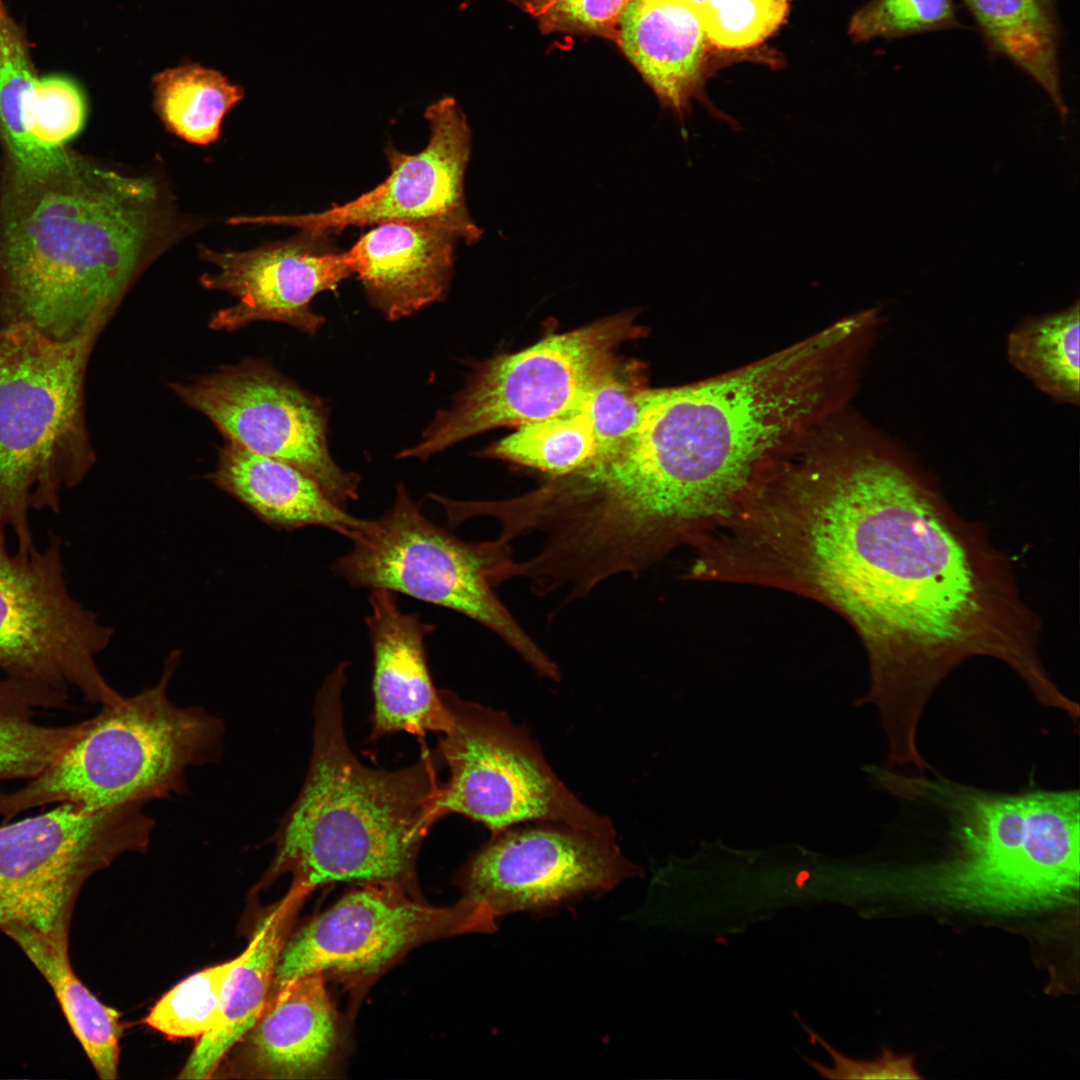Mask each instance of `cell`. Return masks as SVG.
<instances>
[{"label": "cell", "instance_id": "28", "mask_svg": "<svg viewBox=\"0 0 1080 1080\" xmlns=\"http://www.w3.org/2000/svg\"><path fill=\"white\" fill-rule=\"evenodd\" d=\"M151 85L154 108L165 126L199 145L218 138L224 117L245 95L220 71L191 60L155 73Z\"/></svg>", "mask_w": 1080, "mask_h": 1080}, {"label": "cell", "instance_id": "30", "mask_svg": "<svg viewBox=\"0 0 1080 1080\" xmlns=\"http://www.w3.org/2000/svg\"><path fill=\"white\" fill-rule=\"evenodd\" d=\"M480 454L550 477H561L592 461L597 455V443L590 419L575 406L556 416L519 426Z\"/></svg>", "mask_w": 1080, "mask_h": 1080}, {"label": "cell", "instance_id": "5", "mask_svg": "<svg viewBox=\"0 0 1080 1080\" xmlns=\"http://www.w3.org/2000/svg\"><path fill=\"white\" fill-rule=\"evenodd\" d=\"M346 663L324 680L313 705L312 750L302 788L273 836L263 882L292 875L309 893L331 883H382L419 894L417 858L439 820L437 753L426 746L395 770L363 764L349 747L342 694Z\"/></svg>", "mask_w": 1080, "mask_h": 1080}, {"label": "cell", "instance_id": "7", "mask_svg": "<svg viewBox=\"0 0 1080 1080\" xmlns=\"http://www.w3.org/2000/svg\"><path fill=\"white\" fill-rule=\"evenodd\" d=\"M107 319L68 340L27 323L0 331V528L17 550L36 549L29 515L60 510L64 489L80 483L95 454L84 421V376Z\"/></svg>", "mask_w": 1080, "mask_h": 1080}, {"label": "cell", "instance_id": "12", "mask_svg": "<svg viewBox=\"0 0 1080 1080\" xmlns=\"http://www.w3.org/2000/svg\"><path fill=\"white\" fill-rule=\"evenodd\" d=\"M5 535L0 528V670L75 689L90 704L117 702L122 695L96 662L114 631L69 591L61 538L51 532L43 549L26 553L10 552Z\"/></svg>", "mask_w": 1080, "mask_h": 1080}, {"label": "cell", "instance_id": "33", "mask_svg": "<svg viewBox=\"0 0 1080 1080\" xmlns=\"http://www.w3.org/2000/svg\"><path fill=\"white\" fill-rule=\"evenodd\" d=\"M790 0H702L699 9L712 45L720 51L757 48L784 23Z\"/></svg>", "mask_w": 1080, "mask_h": 1080}, {"label": "cell", "instance_id": "20", "mask_svg": "<svg viewBox=\"0 0 1080 1080\" xmlns=\"http://www.w3.org/2000/svg\"><path fill=\"white\" fill-rule=\"evenodd\" d=\"M326 978L308 974L271 993L243 1038L236 1071L265 1079L329 1076L340 1048V1019Z\"/></svg>", "mask_w": 1080, "mask_h": 1080}, {"label": "cell", "instance_id": "24", "mask_svg": "<svg viewBox=\"0 0 1080 1080\" xmlns=\"http://www.w3.org/2000/svg\"><path fill=\"white\" fill-rule=\"evenodd\" d=\"M27 956L47 981L61 1010L99 1078L118 1077L120 1014L102 1003L76 975L69 958L68 938L23 926L1 930Z\"/></svg>", "mask_w": 1080, "mask_h": 1080}, {"label": "cell", "instance_id": "11", "mask_svg": "<svg viewBox=\"0 0 1080 1080\" xmlns=\"http://www.w3.org/2000/svg\"><path fill=\"white\" fill-rule=\"evenodd\" d=\"M143 803L86 811L70 803L0 826V931L23 926L69 937L84 883L127 852L147 848Z\"/></svg>", "mask_w": 1080, "mask_h": 1080}, {"label": "cell", "instance_id": "27", "mask_svg": "<svg viewBox=\"0 0 1080 1080\" xmlns=\"http://www.w3.org/2000/svg\"><path fill=\"white\" fill-rule=\"evenodd\" d=\"M1079 301L1063 310L1029 316L1009 332L1006 355L1011 366L1053 400H1080Z\"/></svg>", "mask_w": 1080, "mask_h": 1080}, {"label": "cell", "instance_id": "32", "mask_svg": "<svg viewBox=\"0 0 1080 1080\" xmlns=\"http://www.w3.org/2000/svg\"><path fill=\"white\" fill-rule=\"evenodd\" d=\"M654 389L620 371L618 365L576 405L590 419L599 458L619 448L638 429ZM594 458V459H595Z\"/></svg>", "mask_w": 1080, "mask_h": 1080}, {"label": "cell", "instance_id": "6", "mask_svg": "<svg viewBox=\"0 0 1080 1080\" xmlns=\"http://www.w3.org/2000/svg\"><path fill=\"white\" fill-rule=\"evenodd\" d=\"M179 660L173 651L155 685L102 705L41 773L21 788L0 791L3 821L52 804L95 811L186 792L188 768L221 758L225 727L202 707L170 701Z\"/></svg>", "mask_w": 1080, "mask_h": 1080}, {"label": "cell", "instance_id": "10", "mask_svg": "<svg viewBox=\"0 0 1080 1080\" xmlns=\"http://www.w3.org/2000/svg\"><path fill=\"white\" fill-rule=\"evenodd\" d=\"M440 694L450 726L436 751L449 770L438 819L458 814L491 834L526 822H552L617 837L610 818L584 804L558 777L527 727L451 690Z\"/></svg>", "mask_w": 1080, "mask_h": 1080}, {"label": "cell", "instance_id": "4", "mask_svg": "<svg viewBox=\"0 0 1080 1080\" xmlns=\"http://www.w3.org/2000/svg\"><path fill=\"white\" fill-rule=\"evenodd\" d=\"M911 795L929 816L939 849L935 857L881 872L896 903L1021 916L1077 902V788L997 792L933 770L913 776Z\"/></svg>", "mask_w": 1080, "mask_h": 1080}, {"label": "cell", "instance_id": "3", "mask_svg": "<svg viewBox=\"0 0 1080 1080\" xmlns=\"http://www.w3.org/2000/svg\"><path fill=\"white\" fill-rule=\"evenodd\" d=\"M159 182L66 150L0 193V309L68 340L109 319L155 258L186 233Z\"/></svg>", "mask_w": 1080, "mask_h": 1080}, {"label": "cell", "instance_id": "1", "mask_svg": "<svg viewBox=\"0 0 1080 1080\" xmlns=\"http://www.w3.org/2000/svg\"><path fill=\"white\" fill-rule=\"evenodd\" d=\"M731 582L795 592L857 632L888 759H919L918 729L938 686L965 661L1007 665L1036 700L1056 684L1042 623L1007 555L961 517L936 481L887 437L855 427L789 457L742 501L723 537Z\"/></svg>", "mask_w": 1080, "mask_h": 1080}, {"label": "cell", "instance_id": "13", "mask_svg": "<svg viewBox=\"0 0 1080 1080\" xmlns=\"http://www.w3.org/2000/svg\"><path fill=\"white\" fill-rule=\"evenodd\" d=\"M356 885L290 934L271 993L313 973L360 987L420 944L497 929V919L487 909L462 899L438 907L397 885Z\"/></svg>", "mask_w": 1080, "mask_h": 1080}, {"label": "cell", "instance_id": "35", "mask_svg": "<svg viewBox=\"0 0 1080 1080\" xmlns=\"http://www.w3.org/2000/svg\"><path fill=\"white\" fill-rule=\"evenodd\" d=\"M35 76L24 38L0 1V137L13 170L24 165L20 110Z\"/></svg>", "mask_w": 1080, "mask_h": 1080}, {"label": "cell", "instance_id": "31", "mask_svg": "<svg viewBox=\"0 0 1080 1080\" xmlns=\"http://www.w3.org/2000/svg\"><path fill=\"white\" fill-rule=\"evenodd\" d=\"M237 961L198 971L166 992L144 1023L169 1039L200 1038L218 1021L226 979Z\"/></svg>", "mask_w": 1080, "mask_h": 1080}, {"label": "cell", "instance_id": "21", "mask_svg": "<svg viewBox=\"0 0 1080 1080\" xmlns=\"http://www.w3.org/2000/svg\"><path fill=\"white\" fill-rule=\"evenodd\" d=\"M458 241L442 226L388 222L363 234L345 258L370 304L395 321L446 296Z\"/></svg>", "mask_w": 1080, "mask_h": 1080}, {"label": "cell", "instance_id": "18", "mask_svg": "<svg viewBox=\"0 0 1080 1080\" xmlns=\"http://www.w3.org/2000/svg\"><path fill=\"white\" fill-rule=\"evenodd\" d=\"M614 43L660 105L681 123L697 100L714 116L736 126L704 93L722 51L710 42L696 4L689 0H631L621 15Z\"/></svg>", "mask_w": 1080, "mask_h": 1080}, {"label": "cell", "instance_id": "23", "mask_svg": "<svg viewBox=\"0 0 1080 1080\" xmlns=\"http://www.w3.org/2000/svg\"><path fill=\"white\" fill-rule=\"evenodd\" d=\"M207 479L276 529L320 526L348 538L361 521L296 467L231 441L219 449Z\"/></svg>", "mask_w": 1080, "mask_h": 1080}, {"label": "cell", "instance_id": "14", "mask_svg": "<svg viewBox=\"0 0 1080 1080\" xmlns=\"http://www.w3.org/2000/svg\"><path fill=\"white\" fill-rule=\"evenodd\" d=\"M642 873L623 854L617 837L536 822L491 834L455 880L462 900L497 919L551 912L585 896H601Z\"/></svg>", "mask_w": 1080, "mask_h": 1080}, {"label": "cell", "instance_id": "26", "mask_svg": "<svg viewBox=\"0 0 1080 1080\" xmlns=\"http://www.w3.org/2000/svg\"><path fill=\"white\" fill-rule=\"evenodd\" d=\"M67 705V692L8 676L0 679V781L32 779L76 738L82 721L49 726L36 720L42 710Z\"/></svg>", "mask_w": 1080, "mask_h": 1080}, {"label": "cell", "instance_id": "9", "mask_svg": "<svg viewBox=\"0 0 1080 1080\" xmlns=\"http://www.w3.org/2000/svg\"><path fill=\"white\" fill-rule=\"evenodd\" d=\"M642 330L634 312H621L478 363L450 406L439 409L418 443L398 457L426 461L485 431L572 409L615 369L622 344Z\"/></svg>", "mask_w": 1080, "mask_h": 1080}, {"label": "cell", "instance_id": "16", "mask_svg": "<svg viewBox=\"0 0 1080 1080\" xmlns=\"http://www.w3.org/2000/svg\"><path fill=\"white\" fill-rule=\"evenodd\" d=\"M424 117L430 131L426 146L408 154L387 145L385 155L390 172L373 189L319 212L238 216L236 223L285 225L333 233L349 226L426 223L451 230L467 244L476 243L483 231L471 218L465 200V173L472 144L467 118L452 96H443L428 105Z\"/></svg>", "mask_w": 1080, "mask_h": 1080}, {"label": "cell", "instance_id": "29", "mask_svg": "<svg viewBox=\"0 0 1080 1080\" xmlns=\"http://www.w3.org/2000/svg\"><path fill=\"white\" fill-rule=\"evenodd\" d=\"M86 117L87 99L76 81L61 75L35 76L21 103L25 161L19 172H37L56 163Z\"/></svg>", "mask_w": 1080, "mask_h": 1080}, {"label": "cell", "instance_id": "22", "mask_svg": "<svg viewBox=\"0 0 1080 1080\" xmlns=\"http://www.w3.org/2000/svg\"><path fill=\"white\" fill-rule=\"evenodd\" d=\"M309 894L291 885L287 894L259 921L226 979L218 1021L199 1038L179 1079L212 1078L232 1048L255 1025L270 997L275 971L295 918Z\"/></svg>", "mask_w": 1080, "mask_h": 1080}, {"label": "cell", "instance_id": "38", "mask_svg": "<svg viewBox=\"0 0 1080 1080\" xmlns=\"http://www.w3.org/2000/svg\"><path fill=\"white\" fill-rule=\"evenodd\" d=\"M689 1H691V2H692V3H694V4H696V5L698 6V7L700 6V4H701V2H702V0H689Z\"/></svg>", "mask_w": 1080, "mask_h": 1080}, {"label": "cell", "instance_id": "34", "mask_svg": "<svg viewBox=\"0 0 1080 1080\" xmlns=\"http://www.w3.org/2000/svg\"><path fill=\"white\" fill-rule=\"evenodd\" d=\"M953 0H871L850 19L856 42L959 28Z\"/></svg>", "mask_w": 1080, "mask_h": 1080}, {"label": "cell", "instance_id": "25", "mask_svg": "<svg viewBox=\"0 0 1080 1080\" xmlns=\"http://www.w3.org/2000/svg\"><path fill=\"white\" fill-rule=\"evenodd\" d=\"M989 49L1005 56L1049 96L1062 121L1068 107L1059 68V26L1049 0H963Z\"/></svg>", "mask_w": 1080, "mask_h": 1080}, {"label": "cell", "instance_id": "8", "mask_svg": "<svg viewBox=\"0 0 1080 1080\" xmlns=\"http://www.w3.org/2000/svg\"><path fill=\"white\" fill-rule=\"evenodd\" d=\"M348 538L352 549L331 567L336 576L461 613L499 636L540 676L561 679L557 664L494 590L498 570L513 558L511 543L459 539L426 518L403 484L389 510L361 519Z\"/></svg>", "mask_w": 1080, "mask_h": 1080}, {"label": "cell", "instance_id": "2", "mask_svg": "<svg viewBox=\"0 0 1080 1080\" xmlns=\"http://www.w3.org/2000/svg\"><path fill=\"white\" fill-rule=\"evenodd\" d=\"M862 363L844 318L737 370L654 389L638 429L590 476L624 524L693 547L842 403Z\"/></svg>", "mask_w": 1080, "mask_h": 1080}, {"label": "cell", "instance_id": "15", "mask_svg": "<svg viewBox=\"0 0 1080 1080\" xmlns=\"http://www.w3.org/2000/svg\"><path fill=\"white\" fill-rule=\"evenodd\" d=\"M170 387L228 441L296 467L343 508L358 498L359 475L343 470L329 451L320 401L266 362L246 359Z\"/></svg>", "mask_w": 1080, "mask_h": 1080}, {"label": "cell", "instance_id": "37", "mask_svg": "<svg viewBox=\"0 0 1080 1080\" xmlns=\"http://www.w3.org/2000/svg\"><path fill=\"white\" fill-rule=\"evenodd\" d=\"M811 1040L818 1042L829 1054L833 1066H824L814 1060L805 1061L820 1075L829 1079H919L912 1055H898L891 1049L883 1048L881 1054L872 1060L849 1058L838 1052L823 1038L802 1023Z\"/></svg>", "mask_w": 1080, "mask_h": 1080}, {"label": "cell", "instance_id": "36", "mask_svg": "<svg viewBox=\"0 0 1080 1080\" xmlns=\"http://www.w3.org/2000/svg\"><path fill=\"white\" fill-rule=\"evenodd\" d=\"M532 16L543 34L572 33L612 42L631 0H508Z\"/></svg>", "mask_w": 1080, "mask_h": 1080}, {"label": "cell", "instance_id": "19", "mask_svg": "<svg viewBox=\"0 0 1080 1080\" xmlns=\"http://www.w3.org/2000/svg\"><path fill=\"white\" fill-rule=\"evenodd\" d=\"M366 626L373 653L370 740L398 732L444 733L450 714L431 677L425 638L435 626L404 612L395 593L371 590Z\"/></svg>", "mask_w": 1080, "mask_h": 1080}, {"label": "cell", "instance_id": "17", "mask_svg": "<svg viewBox=\"0 0 1080 1080\" xmlns=\"http://www.w3.org/2000/svg\"><path fill=\"white\" fill-rule=\"evenodd\" d=\"M333 234L300 229L286 240L247 251L219 252L199 246V256L217 267L215 273L201 276V284L237 299L215 312L209 327L233 331L256 321H275L316 334L325 319L312 310V300L321 292L336 290L352 274Z\"/></svg>", "mask_w": 1080, "mask_h": 1080}]
</instances>
